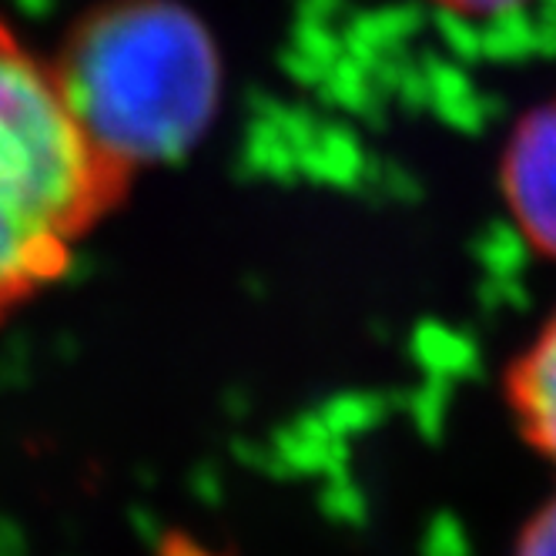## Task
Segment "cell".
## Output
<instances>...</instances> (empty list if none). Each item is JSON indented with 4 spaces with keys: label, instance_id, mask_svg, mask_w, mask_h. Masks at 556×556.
<instances>
[{
    "label": "cell",
    "instance_id": "obj_1",
    "mask_svg": "<svg viewBox=\"0 0 556 556\" xmlns=\"http://www.w3.org/2000/svg\"><path fill=\"white\" fill-rule=\"evenodd\" d=\"M61 94L94 151L135 178L185 157L222 104V51L185 0H108L54 61Z\"/></svg>",
    "mask_w": 556,
    "mask_h": 556
},
{
    "label": "cell",
    "instance_id": "obj_2",
    "mask_svg": "<svg viewBox=\"0 0 556 556\" xmlns=\"http://www.w3.org/2000/svg\"><path fill=\"white\" fill-rule=\"evenodd\" d=\"M128 185L74 122L54 64L0 24V323L61 282Z\"/></svg>",
    "mask_w": 556,
    "mask_h": 556
},
{
    "label": "cell",
    "instance_id": "obj_3",
    "mask_svg": "<svg viewBox=\"0 0 556 556\" xmlns=\"http://www.w3.org/2000/svg\"><path fill=\"white\" fill-rule=\"evenodd\" d=\"M503 191L520 231L556 258V101L516 125L503 157Z\"/></svg>",
    "mask_w": 556,
    "mask_h": 556
},
{
    "label": "cell",
    "instance_id": "obj_4",
    "mask_svg": "<svg viewBox=\"0 0 556 556\" xmlns=\"http://www.w3.org/2000/svg\"><path fill=\"white\" fill-rule=\"evenodd\" d=\"M506 395L523 440L556 463V315L513 363Z\"/></svg>",
    "mask_w": 556,
    "mask_h": 556
},
{
    "label": "cell",
    "instance_id": "obj_5",
    "mask_svg": "<svg viewBox=\"0 0 556 556\" xmlns=\"http://www.w3.org/2000/svg\"><path fill=\"white\" fill-rule=\"evenodd\" d=\"M513 556H556V496L527 523Z\"/></svg>",
    "mask_w": 556,
    "mask_h": 556
},
{
    "label": "cell",
    "instance_id": "obj_6",
    "mask_svg": "<svg viewBox=\"0 0 556 556\" xmlns=\"http://www.w3.org/2000/svg\"><path fill=\"white\" fill-rule=\"evenodd\" d=\"M435 4L453 14H463V17H493V14L520 8L523 0H435Z\"/></svg>",
    "mask_w": 556,
    "mask_h": 556
}]
</instances>
